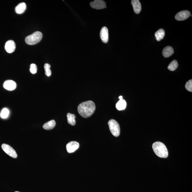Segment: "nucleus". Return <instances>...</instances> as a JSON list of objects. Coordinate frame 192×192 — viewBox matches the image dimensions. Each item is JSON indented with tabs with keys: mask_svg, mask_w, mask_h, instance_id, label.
<instances>
[{
	"mask_svg": "<svg viewBox=\"0 0 192 192\" xmlns=\"http://www.w3.org/2000/svg\"><path fill=\"white\" fill-rule=\"evenodd\" d=\"M27 8V6L25 3L22 2L20 3L16 7L15 11L17 14H22L25 11Z\"/></svg>",
	"mask_w": 192,
	"mask_h": 192,
	"instance_id": "obj_14",
	"label": "nucleus"
},
{
	"mask_svg": "<svg viewBox=\"0 0 192 192\" xmlns=\"http://www.w3.org/2000/svg\"><path fill=\"white\" fill-rule=\"evenodd\" d=\"M190 16V12L188 10H183L176 15L175 19L178 21H183L188 18Z\"/></svg>",
	"mask_w": 192,
	"mask_h": 192,
	"instance_id": "obj_8",
	"label": "nucleus"
},
{
	"mask_svg": "<svg viewBox=\"0 0 192 192\" xmlns=\"http://www.w3.org/2000/svg\"><path fill=\"white\" fill-rule=\"evenodd\" d=\"M5 48L8 53H13L15 51L16 48V44L14 41L12 40L7 41L5 44Z\"/></svg>",
	"mask_w": 192,
	"mask_h": 192,
	"instance_id": "obj_9",
	"label": "nucleus"
},
{
	"mask_svg": "<svg viewBox=\"0 0 192 192\" xmlns=\"http://www.w3.org/2000/svg\"><path fill=\"white\" fill-rule=\"evenodd\" d=\"M96 109L95 103L92 101H88L80 104L78 106V111L84 118L90 117L93 114Z\"/></svg>",
	"mask_w": 192,
	"mask_h": 192,
	"instance_id": "obj_1",
	"label": "nucleus"
},
{
	"mask_svg": "<svg viewBox=\"0 0 192 192\" xmlns=\"http://www.w3.org/2000/svg\"><path fill=\"white\" fill-rule=\"evenodd\" d=\"M68 123L71 126H74L76 124V121L75 120L76 116L74 114L68 113L67 114Z\"/></svg>",
	"mask_w": 192,
	"mask_h": 192,
	"instance_id": "obj_18",
	"label": "nucleus"
},
{
	"mask_svg": "<svg viewBox=\"0 0 192 192\" xmlns=\"http://www.w3.org/2000/svg\"><path fill=\"white\" fill-rule=\"evenodd\" d=\"M154 152L157 156L162 158H167L168 152L165 145L160 142H155L152 145Z\"/></svg>",
	"mask_w": 192,
	"mask_h": 192,
	"instance_id": "obj_2",
	"label": "nucleus"
},
{
	"mask_svg": "<svg viewBox=\"0 0 192 192\" xmlns=\"http://www.w3.org/2000/svg\"><path fill=\"white\" fill-rule=\"evenodd\" d=\"M174 53V50L172 47L167 46L163 49L162 53L164 57L167 58L171 56Z\"/></svg>",
	"mask_w": 192,
	"mask_h": 192,
	"instance_id": "obj_13",
	"label": "nucleus"
},
{
	"mask_svg": "<svg viewBox=\"0 0 192 192\" xmlns=\"http://www.w3.org/2000/svg\"><path fill=\"white\" fill-rule=\"evenodd\" d=\"M178 66V64L177 61L173 60L169 64L167 69L170 71H173L175 70Z\"/></svg>",
	"mask_w": 192,
	"mask_h": 192,
	"instance_id": "obj_19",
	"label": "nucleus"
},
{
	"mask_svg": "<svg viewBox=\"0 0 192 192\" xmlns=\"http://www.w3.org/2000/svg\"><path fill=\"white\" fill-rule=\"evenodd\" d=\"M51 65L48 64H45L44 66L45 74L48 77H50L51 75V71L50 69Z\"/></svg>",
	"mask_w": 192,
	"mask_h": 192,
	"instance_id": "obj_20",
	"label": "nucleus"
},
{
	"mask_svg": "<svg viewBox=\"0 0 192 192\" xmlns=\"http://www.w3.org/2000/svg\"><path fill=\"white\" fill-rule=\"evenodd\" d=\"M110 131L115 137L119 136L120 133V128L119 124L116 120L111 119L108 123Z\"/></svg>",
	"mask_w": 192,
	"mask_h": 192,
	"instance_id": "obj_4",
	"label": "nucleus"
},
{
	"mask_svg": "<svg viewBox=\"0 0 192 192\" xmlns=\"http://www.w3.org/2000/svg\"><path fill=\"white\" fill-rule=\"evenodd\" d=\"M30 71L32 74H36L37 71V67L35 64H31Z\"/></svg>",
	"mask_w": 192,
	"mask_h": 192,
	"instance_id": "obj_23",
	"label": "nucleus"
},
{
	"mask_svg": "<svg viewBox=\"0 0 192 192\" xmlns=\"http://www.w3.org/2000/svg\"><path fill=\"white\" fill-rule=\"evenodd\" d=\"M1 148L5 153L9 156L14 158H16L17 155L15 150L9 145L6 144H3L1 145Z\"/></svg>",
	"mask_w": 192,
	"mask_h": 192,
	"instance_id": "obj_5",
	"label": "nucleus"
},
{
	"mask_svg": "<svg viewBox=\"0 0 192 192\" xmlns=\"http://www.w3.org/2000/svg\"><path fill=\"white\" fill-rule=\"evenodd\" d=\"M131 4L134 13L137 14L140 13L141 10V5L140 1L139 0H132Z\"/></svg>",
	"mask_w": 192,
	"mask_h": 192,
	"instance_id": "obj_12",
	"label": "nucleus"
},
{
	"mask_svg": "<svg viewBox=\"0 0 192 192\" xmlns=\"http://www.w3.org/2000/svg\"><path fill=\"white\" fill-rule=\"evenodd\" d=\"M16 83L12 80H7L3 83V87L7 90H13L16 88Z\"/></svg>",
	"mask_w": 192,
	"mask_h": 192,
	"instance_id": "obj_11",
	"label": "nucleus"
},
{
	"mask_svg": "<svg viewBox=\"0 0 192 192\" xmlns=\"http://www.w3.org/2000/svg\"><path fill=\"white\" fill-rule=\"evenodd\" d=\"M185 87L186 90L190 92H192V79L189 80L186 83Z\"/></svg>",
	"mask_w": 192,
	"mask_h": 192,
	"instance_id": "obj_22",
	"label": "nucleus"
},
{
	"mask_svg": "<svg viewBox=\"0 0 192 192\" xmlns=\"http://www.w3.org/2000/svg\"><path fill=\"white\" fill-rule=\"evenodd\" d=\"M165 34V31L163 29L158 30L155 34V36L156 37L157 40L160 41L163 39Z\"/></svg>",
	"mask_w": 192,
	"mask_h": 192,
	"instance_id": "obj_17",
	"label": "nucleus"
},
{
	"mask_svg": "<svg viewBox=\"0 0 192 192\" xmlns=\"http://www.w3.org/2000/svg\"><path fill=\"white\" fill-rule=\"evenodd\" d=\"M90 5L92 8L97 10L103 9L106 8L105 1L102 0H95L91 2Z\"/></svg>",
	"mask_w": 192,
	"mask_h": 192,
	"instance_id": "obj_6",
	"label": "nucleus"
},
{
	"mask_svg": "<svg viewBox=\"0 0 192 192\" xmlns=\"http://www.w3.org/2000/svg\"><path fill=\"white\" fill-rule=\"evenodd\" d=\"M56 125L55 120H52L44 124L43 126V128L45 130H50L53 129Z\"/></svg>",
	"mask_w": 192,
	"mask_h": 192,
	"instance_id": "obj_15",
	"label": "nucleus"
},
{
	"mask_svg": "<svg viewBox=\"0 0 192 192\" xmlns=\"http://www.w3.org/2000/svg\"><path fill=\"white\" fill-rule=\"evenodd\" d=\"M79 147V144L76 141H71L66 145V149L68 153H72L78 149Z\"/></svg>",
	"mask_w": 192,
	"mask_h": 192,
	"instance_id": "obj_7",
	"label": "nucleus"
},
{
	"mask_svg": "<svg viewBox=\"0 0 192 192\" xmlns=\"http://www.w3.org/2000/svg\"><path fill=\"white\" fill-rule=\"evenodd\" d=\"M118 98H119L120 100H122V99H123V97H122V96H120L119 97H118Z\"/></svg>",
	"mask_w": 192,
	"mask_h": 192,
	"instance_id": "obj_24",
	"label": "nucleus"
},
{
	"mask_svg": "<svg viewBox=\"0 0 192 192\" xmlns=\"http://www.w3.org/2000/svg\"><path fill=\"white\" fill-rule=\"evenodd\" d=\"M126 101L124 99H123L118 101L116 104V107L118 110H123L126 109Z\"/></svg>",
	"mask_w": 192,
	"mask_h": 192,
	"instance_id": "obj_16",
	"label": "nucleus"
},
{
	"mask_svg": "<svg viewBox=\"0 0 192 192\" xmlns=\"http://www.w3.org/2000/svg\"><path fill=\"white\" fill-rule=\"evenodd\" d=\"M100 37L103 43H107L109 40V32L107 27H103L100 32Z\"/></svg>",
	"mask_w": 192,
	"mask_h": 192,
	"instance_id": "obj_10",
	"label": "nucleus"
},
{
	"mask_svg": "<svg viewBox=\"0 0 192 192\" xmlns=\"http://www.w3.org/2000/svg\"><path fill=\"white\" fill-rule=\"evenodd\" d=\"M15 192H19V191H15Z\"/></svg>",
	"mask_w": 192,
	"mask_h": 192,
	"instance_id": "obj_25",
	"label": "nucleus"
},
{
	"mask_svg": "<svg viewBox=\"0 0 192 192\" xmlns=\"http://www.w3.org/2000/svg\"><path fill=\"white\" fill-rule=\"evenodd\" d=\"M43 37V34L39 31H36L26 38V43L29 45H34L40 42Z\"/></svg>",
	"mask_w": 192,
	"mask_h": 192,
	"instance_id": "obj_3",
	"label": "nucleus"
},
{
	"mask_svg": "<svg viewBox=\"0 0 192 192\" xmlns=\"http://www.w3.org/2000/svg\"><path fill=\"white\" fill-rule=\"evenodd\" d=\"M9 112L7 108H4L1 111L0 116L3 118H6L8 117L9 115Z\"/></svg>",
	"mask_w": 192,
	"mask_h": 192,
	"instance_id": "obj_21",
	"label": "nucleus"
}]
</instances>
